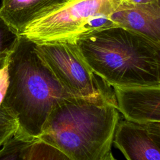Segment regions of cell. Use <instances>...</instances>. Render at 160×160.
<instances>
[{
	"label": "cell",
	"instance_id": "1",
	"mask_svg": "<svg viewBox=\"0 0 160 160\" xmlns=\"http://www.w3.org/2000/svg\"><path fill=\"white\" fill-rule=\"evenodd\" d=\"M36 44L19 36L8 54L1 105L16 120L18 132L38 139L59 101L71 96L37 53Z\"/></svg>",
	"mask_w": 160,
	"mask_h": 160
},
{
	"label": "cell",
	"instance_id": "2",
	"mask_svg": "<svg viewBox=\"0 0 160 160\" xmlns=\"http://www.w3.org/2000/svg\"><path fill=\"white\" fill-rule=\"evenodd\" d=\"M119 121L114 101L69 96L54 105L39 139L71 160H103Z\"/></svg>",
	"mask_w": 160,
	"mask_h": 160
},
{
	"label": "cell",
	"instance_id": "3",
	"mask_svg": "<svg viewBox=\"0 0 160 160\" xmlns=\"http://www.w3.org/2000/svg\"><path fill=\"white\" fill-rule=\"evenodd\" d=\"M77 44L94 73L111 86H160V42L113 26Z\"/></svg>",
	"mask_w": 160,
	"mask_h": 160
},
{
	"label": "cell",
	"instance_id": "4",
	"mask_svg": "<svg viewBox=\"0 0 160 160\" xmlns=\"http://www.w3.org/2000/svg\"><path fill=\"white\" fill-rule=\"evenodd\" d=\"M125 0H60L44 9L22 29L35 44L77 42L98 31L116 26L111 17Z\"/></svg>",
	"mask_w": 160,
	"mask_h": 160
},
{
	"label": "cell",
	"instance_id": "5",
	"mask_svg": "<svg viewBox=\"0 0 160 160\" xmlns=\"http://www.w3.org/2000/svg\"><path fill=\"white\" fill-rule=\"evenodd\" d=\"M36 51L56 79L71 96L104 97L115 100L113 88L90 68L77 42H54L37 44Z\"/></svg>",
	"mask_w": 160,
	"mask_h": 160
},
{
	"label": "cell",
	"instance_id": "6",
	"mask_svg": "<svg viewBox=\"0 0 160 160\" xmlns=\"http://www.w3.org/2000/svg\"><path fill=\"white\" fill-rule=\"evenodd\" d=\"M113 141L127 160H160V122L119 121Z\"/></svg>",
	"mask_w": 160,
	"mask_h": 160
},
{
	"label": "cell",
	"instance_id": "7",
	"mask_svg": "<svg viewBox=\"0 0 160 160\" xmlns=\"http://www.w3.org/2000/svg\"><path fill=\"white\" fill-rule=\"evenodd\" d=\"M116 107L124 119L136 122H160V86H113Z\"/></svg>",
	"mask_w": 160,
	"mask_h": 160
},
{
	"label": "cell",
	"instance_id": "8",
	"mask_svg": "<svg viewBox=\"0 0 160 160\" xmlns=\"http://www.w3.org/2000/svg\"><path fill=\"white\" fill-rule=\"evenodd\" d=\"M116 26L139 32L160 42V3L123 1L111 15Z\"/></svg>",
	"mask_w": 160,
	"mask_h": 160
},
{
	"label": "cell",
	"instance_id": "9",
	"mask_svg": "<svg viewBox=\"0 0 160 160\" xmlns=\"http://www.w3.org/2000/svg\"><path fill=\"white\" fill-rule=\"evenodd\" d=\"M60 0H1L0 15L19 35L24 28L44 9Z\"/></svg>",
	"mask_w": 160,
	"mask_h": 160
},
{
	"label": "cell",
	"instance_id": "10",
	"mask_svg": "<svg viewBox=\"0 0 160 160\" xmlns=\"http://www.w3.org/2000/svg\"><path fill=\"white\" fill-rule=\"evenodd\" d=\"M35 140L17 131L0 147V160H26L28 149Z\"/></svg>",
	"mask_w": 160,
	"mask_h": 160
},
{
	"label": "cell",
	"instance_id": "11",
	"mask_svg": "<svg viewBox=\"0 0 160 160\" xmlns=\"http://www.w3.org/2000/svg\"><path fill=\"white\" fill-rule=\"evenodd\" d=\"M26 160H71L55 147L40 139L35 140L29 147Z\"/></svg>",
	"mask_w": 160,
	"mask_h": 160
},
{
	"label": "cell",
	"instance_id": "12",
	"mask_svg": "<svg viewBox=\"0 0 160 160\" xmlns=\"http://www.w3.org/2000/svg\"><path fill=\"white\" fill-rule=\"evenodd\" d=\"M19 36L0 15V54H9L13 49Z\"/></svg>",
	"mask_w": 160,
	"mask_h": 160
},
{
	"label": "cell",
	"instance_id": "13",
	"mask_svg": "<svg viewBox=\"0 0 160 160\" xmlns=\"http://www.w3.org/2000/svg\"><path fill=\"white\" fill-rule=\"evenodd\" d=\"M18 131L16 119L0 105V147Z\"/></svg>",
	"mask_w": 160,
	"mask_h": 160
},
{
	"label": "cell",
	"instance_id": "14",
	"mask_svg": "<svg viewBox=\"0 0 160 160\" xmlns=\"http://www.w3.org/2000/svg\"><path fill=\"white\" fill-rule=\"evenodd\" d=\"M8 54H0V73L6 68Z\"/></svg>",
	"mask_w": 160,
	"mask_h": 160
},
{
	"label": "cell",
	"instance_id": "15",
	"mask_svg": "<svg viewBox=\"0 0 160 160\" xmlns=\"http://www.w3.org/2000/svg\"><path fill=\"white\" fill-rule=\"evenodd\" d=\"M126 1L133 4H148L160 3V0H126Z\"/></svg>",
	"mask_w": 160,
	"mask_h": 160
},
{
	"label": "cell",
	"instance_id": "16",
	"mask_svg": "<svg viewBox=\"0 0 160 160\" xmlns=\"http://www.w3.org/2000/svg\"><path fill=\"white\" fill-rule=\"evenodd\" d=\"M103 160H116V159L114 158L113 155L112 154L111 152L110 151V152L107 154V156L105 157V158H104Z\"/></svg>",
	"mask_w": 160,
	"mask_h": 160
}]
</instances>
